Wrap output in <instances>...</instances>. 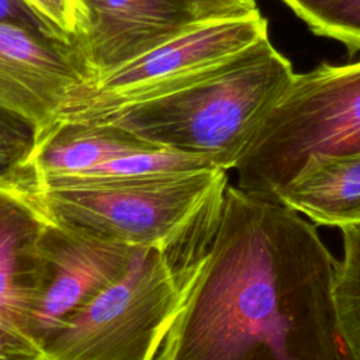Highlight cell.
<instances>
[{
    "label": "cell",
    "mask_w": 360,
    "mask_h": 360,
    "mask_svg": "<svg viewBox=\"0 0 360 360\" xmlns=\"http://www.w3.org/2000/svg\"><path fill=\"white\" fill-rule=\"evenodd\" d=\"M34 146V132L20 118L0 110V169L21 166Z\"/></svg>",
    "instance_id": "cell-16"
},
{
    "label": "cell",
    "mask_w": 360,
    "mask_h": 360,
    "mask_svg": "<svg viewBox=\"0 0 360 360\" xmlns=\"http://www.w3.org/2000/svg\"><path fill=\"white\" fill-rule=\"evenodd\" d=\"M42 248L51 283L28 326L30 335L41 345L73 314L120 281L141 250L60 221L53 214Z\"/></svg>",
    "instance_id": "cell-7"
},
{
    "label": "cell",
    "mask_w": 360,
    "mask_h": 360,
    "mask_svg": "<svg viewBox=\"0 0 360 360\" xmlns=\"http://www.w3.org/2000/svg\"><path fill=\"white\" fill-rule=\"evenodd\" d=\"M38 15H41L60 37L76 44L80 34L82 15L77 0H24Z\"/></svg>",
    "instance_id": "cell-17"
},
{
    "label": "cell",
    "mask_w": 360,
    "mask_h": 360,
    "mask_svg": "<svg viewBox=\"0 0 360 360\" xmlns=\"http://www.w3.org/2000/svg\"><path fill=\"white\" fill-rule=\"evenodd\" d=\"M224 193L165 249H141L127 274L73 314L44 343L51 360H156L184 291L215 236Z\"/></svg>",
    "instance_id": "cell-2"
},
{
    "label": "cell",
    "mask_w": 360,
    "mask_h": 360,
    "mask_svg": "<svg viewBox=\"0 0 360 360\" xmlns=\"http://www.w3.org/2000/svg\"><path fill=\"white\" fill-rule=\"evenodd\" d=\"M51 219L32 174L0 169V315L27 332L51 283L42 248Z\"/></svg>",
    "instance_id": "cell-9"
},
{
    "label": "cell",
    "mask_w": 360,
    "mask_h": 360,
    "mask_svg": "<svg viewBox=\"0 0 360 360\" xmlns=\"http://www.w3.org/2000/svg\"><path fill=\"white\" fill-rule=\"evenodd\" d=\"M198 22L246 18L259 14L256 0H179Z\"/></svg>",
    "instance_id": "cell-18"
},
{
    "label": "cell",
    "mask_w": 360,
    "mask_h": 360,
    "mask_svg": "<svg viewBox=\"0 0 360 360\" xmlns=\"http://www.w3.org/2000/svg\"><path fill=\"white\" fill-rule=\"evenodd\" d=\"M266 37L267 20L260 13L195 24L165 44L87 79L69 94L49 128L59 124H105L125 110L174 94L212 75Z\"/></svg>",
    "instance_id": "cell-6"
},
{
    "label": "cell",
    "mask_w": 360,
    "mask_h": 360,
    "mask_svg": "<svg viewBox=\"0 0 360 360\" xmlns=\"http://www.w3.org/2000/svg\"><path fill=\"white\" fill-rule=\"evenodd\" d=\"M319 37L360 52V0H281Z\"/></svg>",
    "instance_id": "cell-14"
},
{
    "label": "cell",
    "mask_w": 360,
    "mask_h": 360,
    "mask_svg": "<svg viewBox=\"0 0 360 360\" xmlns=\"http://www.w3.org/2000/svg\"><path fill=\"white\" fill-rule=\"evenodd\" d=\"M0 22H8L35 31L38 34L65 41L41 15H38L24 0H0ZM70 44V42H68Z\"/></svg>",
    "instance_id": "cell-20"
},
{
    "label": "cell",
    "mask_w": 360,
    "mask_h": 360,
    "mask_svg": "<svg viewBox=\"0 0 360 360\" xmlns=\"http://www.w3.org/2000/svg\"><path fill=\"white\" fill-rule=\"evenodd\" d=\"M77 1H79V0H77ZM79 4H80V3H79Z\"/></svg>",
    "instance_id": "cell-22"
},
{
    "label": "cell",
    "mask_w": 360,
    "mask_h": 360,
    "mask_svg": "<svg viewBox=\"0 0 360 360\" xmlns=\"http://www.w3.org/2000/svg\"><path fill=\"white\" fill-rule=\"evenodd\" d=\"M87 79L76 44L0 22V110L28 124L34 141Z\"/></svg>",
    "instance_id": "cell-8"
},
{
    "label": "cell",
    "mask_w": 360,
    "mask_h": 360,
    "mask_svg": "<svg viewBox=\"0 0 360 360\" xmlns=\"http://www.w3.org/2000/svg\"><path fill=\"white\" fill-rule=\"evenodd\" d=\"M156 148L112 124H59L34 141L21 166L37 179L72 174Z\"/></svg>",
    "instance_id": "cell-12"
},
{
    "label": "cell",
    "mask_w": 360,
    "mask_h": 360,
    "mask_svg": "<svg viewBox=\"0 0 360 360\" xmlns=\"http://www.w3.org/2000/svg\"><path fill=\"white\" fill-rule=\"evenodd\" d=\"M360 152V62L295 75L235 166L248 194L273 201L312 158Z\"/></svg>",
    "instance_id": "cell-4"
},
{
    "label": "cell",
    "mask_w": 360,
    "mask_h": 360,
    "mask_svg": "<svg viewBox=\"0 0 360 360\" xmlns=\"http://www.w3.org/2000/svg\"><path fill=\"white\" fill-rule=\"evenodd\" d=\"M76 46L89 79L105 73L177 37L195 24L179 0H79Z\"/></svg>",
    "instance_id": "cell-10"
},
{
    "label": "cell",
    "mask_w": 360,
    "mask_h": 360,
    "mask_svg": "<svg viewBox=\"0 0 360 360\" xmlns=\"http://www.w3.org/2000/svg\"><path fill=\"white\" fill-rule=\"evenodd\" d=\"M204 169H217V166L208 159L194 153L156 148L114 159L82 173L105 177H163Z\"/></svg>",
    "instance_id": "cell-15"
},
{
    "label": "cell",
    "mask_w": 360,
    "mask_h": 360,
    "mask_svg": "<svg viewBox=\"0 0 360 360\" xmlns=\"http://www.w3.org/2000/svg\"><path fill=\"white\" fill-rule=\"evenodd\" d=\"M24 360H51V359L46 356V353H44L41 356H37V357H32V359H24Z\"/></svg>",
    "instance_id": "cell-21"
},
{
    "label": "cell",
    "mask_w": 360,
    "mask_h": 360,
    "mask_svg": "<svg viewBox=\"0 0 360 360\" xmlns=\"http://www.w3.org/2000/svg\"><path fill=\"white\" fill-rule=\"evenodd\" d=\"M32 179L58 219L138 249L172 245L229 180L218 167L163 177L75 173Z\"/></svg>",
    "instance_id": "cell-5"
},
{
    "label": "cell",
    "mask_w": 360,
    "mask_h": 360,
    "mask_svg": "<svg viewBox=\"0 0 360 360\" xmlns=\"http://www.w3.org/2000/svg\"><path fill=\"white\" fill-rule=\"evenodd\" d=\"M340 231L343 257L336 269L335 301L343 336L360 360V224Z\"/></svg>",
    "instance_id": "cell-13"
},
{
    "label": "cell",
    "mask_w": 360,
    "mask_h": 360,
    "mask_svg": "<svg viewBox=\"0 0 360 360\" xmlns=\"http://www.w3.org/2000/svg\"><path fill=\"white\" fill-rule=\"evenodd\" d=\"M44 353L42 345L24 328L0 315V360H24Z\"/></svg>",
    "instance_id": "cell-19"
},
{
    "label": "cell",
    "mask_w": 360,
    "mask_h": 360,
    "mask_svg": "<svg viewBox=\"0 0 360 360\" xmlns=\"http://www.w3.org/2000/svg\"><path fill=\"white\" fill-rule=\"evenodd\" d=\"M294 76L291 63L266 37L212 75L125 110L105 124L159 148L202 156L228 172L235 169Z\"/></svg>",
    "instance_id": "cell-3"
},
{
    "label": "cell",
    "mask_w": 360,
    "mask_h": 360,
    "mask_svg": "<svg viewBox=\"0 0 360 360\" xmlns=\"http://www.w3.org/2000/svg\"><path fill=\"white\" fill-rule=\"evenodd\" d=\"M336 269L312 222L228 183L156 360H357L338 315Z\"/></svg>",
    "instance_id": "cell-1"
},
{
    "label": "cell",
    "mask_w": 360,
    "mask_h": 360,
    "mask_svg": "<svg viewBox=\"0 0 360 360\" xmlns=\"http://www.w3.org/2000/svg\"><path fill=\"white\" fill-rule=\"evenodd\" d=\"M273 201L316 225L342 229L360 224V152L309 159Z\"/></svg>",
    "instance_id": "cell-11"
}]
</instances>
